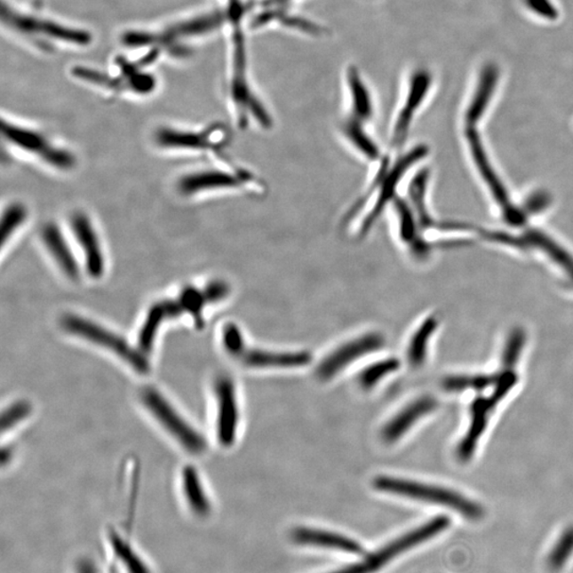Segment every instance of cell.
Returning a JSON list of instances; mask_svg holds the SVG:
<instances>
[{
    "label": "cell",
    "mask_w": 573,
    "mask_h": 573,
    "mask_svg": "<svg viewBox=\"0 0 573 573\" xmlns=\"http://www.w3.org/2000/svg\"><path fill=\"white\" fill-rule=\"evenodd\" d=\"M426 145L403 150L395 156L386 155L373 167L367 187L353 202L342 217V226L354 238L362 239L372 232L392 202L401 194L408 173L427 156Z\"/></svg>",
    "instance_id": "1"
},
{
    "label": "cell",
    "mask_w": 573,
    "mask_h": 573,
    "mask_svg": "<svg viewBox=\"0 0 573 573\" xmlns=\"http://www.w3.org/2000/svg\"><path fill=\"white\" fill-rule=\"evenodd\" d=\"M243 15L242 0H229L227 18L233 25L229 98L234 108L235 122L240 130L252 127L263 130L270 127L273 116L250 85L247 75V51L242 27Z\"/></svg>",
    "instance_id": "2"
},
{
    "label": "cell",
    "mask_w": 573,
    "mask_h": 573,
    "mask_svg": "<svg viewBox=\"0 0 573 573\" xmlns=\"http://www.w3.org/2000/svg\"><path fill=\"white\" fill-rule=\"evenodd\" d=\"M61 327L70 336L105 349L123 362L140 374L150 370L148 354L141 352L138 346H133L122 335L117 334L108 327L86 316L67 314L61 318Z\"/></svg>",
    "instance_id": "3"
},
{
    "label": "cell",
    "mask_w": 573,
    "mask_h": 573,
    "mask_svg": "<svg viewBox=\"0 0 573 573\" xmlns=\"http://www.w3.org/2000/svg\"><path fill=\"white\" fill-rule=\"evenodd\" d=\"M139 400L151 418L182 450L194 456L203 454L207 447L204 436L163 393L155 386H146L140 391Z\"/></svg>",
    "instance_id": "4"
},
{
    "label": "cell",
    "mask_w": 573,
    "mask_h": 573,
    "mask_svg": "<svg viewBox=\"0 0 573 573\" xmlns=\"http://www.w3.org/2000/svg\"><path fill=\"white\" fill-rule=\"evenodd\" d=\"M227 14L211 12L177 21L155 32L128 31L122 37L123 45L131 48L162 46L173 48L178 42L211 34L225 23Z\"/></svg>",
    "instance_id": "5"
},
{
    "label": "cell",
    "mask_w": 573,
    "mask_h": 573,
    "mask_svg": "<svg viewBox=\"0 0 573 573\" xmlns=\"http://www.w3.org/2000/svg\"><path fill=\"white\" fill-rule=\"evenodd\" d=\"M177 189L184 196L244 189L261 193L265 184L255 174L243 169L207 168L184 174L177 183Z\"/></svg>",
    "instance_id": "6"
},
{
    "label": "cell",
    "mask_w": 573,
    "mask_h": 573,
    "mask_svg": "<svg viewBox=\"0 0 573 573\" xmlns=\"http://www.w3.org/2000/svg\"><path fill=\"white\" fill-rule=\"evenodd\" d=\"M374 487L381 492L451 507L469 520H479L483 515L481 506L466 499V497L443 488L393 477L376 478Z\"/></svg>",
    "instance_id": "7"
},
{
    "label": "cell",
    "mask_w": 573,
    "mask_h": 573,
    "mask_svg": "<svg viewBox=\"0 0 573 573\" xmlns=\"http://www.w3.org/2000/svg\"><path fill=\"white\" fill-rule=\"evenodd\" d=\"M431 76L427 70H418L409 81L405 95L398 105L387 130L385 153L395 156L405 150L406 141L411 125L419 107H422L431 86Z\"/></svg>",
    "instance_id": "8"
},
{
    "label": "cell",
    "mask_w": 573,
    "mask_h": 573,
    "mask_svg": "<svg viewBox=\"0 0 573 573\" xmlns=\"http://www.w3.org/2000/svg\"><path fill=\"white\" fill-rule=\"evenodd\" d=\"M2 134L3 138L15 148L36 156L47 166L57 171H69L76 165V158L73 152L52 143L36 130L3 119Z\"/></svg>",
    "instance_id": "9"
},
{
    "label": "cell",
    "mask_w": 573,
    "mask_h": 573,
    "mask_svg": "<svg viewBox=\"0 0 573 573\" xmlns=\"http://www.w3.org/2000/svg\"><path fill=\"white\" fill-rule=\"evenodd\" d=\"M2 20L9 28L24 36L44 37L80 47L89 46L92 41L89 31L21 13L4 0L2 2Z\"/></svg>",
    "instance_id": "10"
},
{
    "label": "cell",
    "mask_w": 573,
    "mask_h": 573,
    "mask_svg": "<svg viewBox=\"0 0 573 573\" xmlns=\"http://www.w3.org/2000/svg\"><path fill=\"white\" fill-rule=\"evenodd\" d=\"M155 140L163 150L218 153L225 148L228 136L221 125L200 131L163 127L156 131Z\"/></svg>",
    "instance_id": "11"
},
{
    "label": "cell",
    "mask_w": 573,
    "mask_h": 573,
    "mask_svg": "<svg viewBox=\"0 0 573 573\" xmlns=\"http://www.w3.org/2000/svg\"><path fill=\"white\" fill-rule=\"evenodd\" d=\"M391 218L393 236L398 247L416 259L427 258L434 245L427 242L418 225L416 215L405 195H397L387 210Z\"/></svg>",
    "instance_id": "12"
},
{
    "label": "cell",
    "mask_w": 573,
    "mask_h": 573,
    "mask_svg": "<svg viewBox=\"0 0 573 573\" xmlns=\"http://www.w3.org/2000/svg\"><path fill=\"white\" fill-rule=\"evenodd\" d=\"M70 229L78 245L86 275L92 280H100L106 275L105 249L94 222L84 211H76L70 217Z\"/></svg>",
    "instance_id": "13"
},
{
    "label": "cell",
    "mask_w": 573,
    "mask_h": 573,
    "mask_svg": "<svg viewBox=\"0 0 573 573\" xmlns=\"http://www.w3.org/2000/svg\"><path fill=\"white\" fill-rule=\"evenodd\" d=\"M347 107L338 124L341 129L370 130L375 118V102L372 92L356 68H349L346 75Z\"/></svg>",
    "instance_id": "14"
},
{
    "label": "cell",
    "mask_w": 573,
    "mask_h": 573,
    "mask_svg": "<svg viewBox=\"0 0 573 573\" xmlns=\"http://www.w3.org/2000/svg\"><path fill=\"white\" fill-rule=\"evenodd\" d=\"M216 398V435L223 447H231L237 438L239 408L236 387L227 376H220L214 386Z\"/></svg>",
    "instance_id": "15"
},
{
    "label": "cell",
    "mask_w": 573,
    "mask_h": 573,
    "mask_svg": "<svg viewBox=\"0 0 573 573\" xmlns=\"http://www.w3.org/2000/svg\"><path fill=\"white\" fill-rule=\"evenodd\" d=\"M231 286L227 282L215 278L206 283L203 287L183 288L176 301L183 315H189L196 326H203L206 308L225 302L231 296Z\"/></svg>",
    "instance_id": "16"
},
{
    "label": "cell",
    "mask_w": 573,
    "mask_h": 573,
    "mask_svg": "<svg viewBox=\"0 0 573 573\" xmlns=\"http://www.w3.org/2000/svg\"><path fill=\"white\" fill-rule=\"evenodd\" d=\"M385 343V338L379 332H370V334L360 336L330 353L319 364L316 374L321 380L334 378L338 373L364 354L379 351Z\"/></svg>",
    "instance_id": "17"
},
{
    "label": "cell",
    "mask_w": 573,
    "mask_h": 573,
    "mask_svg": "<svg viewBox=\"0 0 573 573\" xmlns=\"http://www.w3.org/2000/svg\"><path fill=\"white\" fill-rule=\"evenodd\" d=\"M467 139L469 141V145H471L474 163H477L479 171L482 174L484 181L487 182L489 189L492 190L494 198L502 207L505 220L512 226H522L526 221L525 211L517 210L516 207L511 203L509 195H507L504 185H502L499 178L497 177L494 169L490 166L477 131L474 130V128H469L467 131Z\"/></svg>",
    "instance_id": "18"
},
{
    "label": "cell",
    "mask_w": 573,
    "mask_h": 573,
    "mask_svg": "<svg viewBox=\"0 0 573 573\" xmlns=\"http://www.w3.org/2000/svg\"><path fill=\"white\" fill-rule=\"evenodd\" d=\"M41 240L46 252L62 275L70 281H78L81 276V266L73 245L65 236L61 227L54 222L46 223L41 228Z\"/></svg>",
    "instance_id": "19"
},
{
    "label": "cell",
    "mask_w": 573,
    "mask_h": 573,
    "mask_svg": "<svg viewBox=\"0 0 573 573\" xmlns=\"http://www.w3.org/2000/svg\"><path fill=\"white\" fill-rule=\"evenodd\" d=\"M182 315L179 305L174 299H163L151 306L147 311L143 323H141L139 336L138 346L141 352L148 354L155 347L158 334L163 324L168 321L179 318Z\"/></svg>",
    "instance_id": "20"
},
{
    "label": "cell",
    "mask_w": 573,
    "mask_h": 573,
    "mask_svg": "<svg viewBox=\"0 0 573 573\" xmlns=\"http://www.w3.org/2000/svg\"><path fill=\"white\" fill-rule=\"evenodd\" d=\"M438 408V402L431 396H423L398 412L394 418L389 420L381 431V438L387 444L395 443L402 438L408 430L420 418L427 416L430 412Z\"/></svg>",
    "instance_id": "21"
},
{
    "label": "cell",
    "mask_w": 573,
    "mask_h": 573,
    "mask_svg": "<svg viewBox=\"0 0 573 573\" xmlns=\"http://www.w3.org/2000/svg\"><path fill=\"white\" fill-rule=\"evenodd\" d=\"M245 367L256 369L302 368L311 362L308 352H267L260 349H245L239 358Z\"/></svg>",
    "instance_id": "22"
},
{
    "label": "cell",
    "mask_w": 573,
    "mask_h": 573,
    "mask_svg": "<svg viewBox=\"0 0 573 573\" xmlns=\"http://www.w3.org/2000/svg\"><path fill=\"white\" fill-rule=\"evenodd\" d=\"M498 403L493 396L478 397L472 403V423L468 433L458 447L457 455L460 461L471 460L480 436L482 435L487 427L489 413L493 410Z\"/></svg>",
    "instance_id": "23"
},
{
    "label": "cell",
    "mask_w": 573,
    "mask_h": 573,
    "mask_svg": "<svg viewBox=\"0 0 573 573\" xmlns=\"http://www.w3.org/2000/svg\"><path fill=\"white\" fill-rule=\"evenodd\" d=\"M179 482L184 502L191 514L198 517L209 516L211 504L198 469L191 466H185Z\"/></svg>",
    "instance_id": "24"
},
{
    "label": "cell",
    "mask_w": 573,
    "mask_h": 573,
    "mask_svg": "<svg viewBox=\"0 0 573 573\" xmlns=\"http://www.w3.org/2000/svg\"><path fill=\"white\" fill-rule=\"evenodd\" d=\"M292 539L299 545H316L344 551L346 553H362V545L354 540L337 533L316 530V529L299 528L292 533Z\"/></svg>",
    "instance_id": "25"
},
{
    "label": "cell",
    "mask_w": 573,
    "mask_h": 573,
    "mask_svg": "<svg viewBox=\"0 0 573 573\" xmlns=\"http://www.w3.org/2000/svg\"><path fill=\"white\" fill-rule=\"evenodd\" d=\"M107 542L115 560L124 573H152L149 565L123 534L110 529Z\"/></svg>",
    "instance_id": "26"
},
{
    "label": "cell",
    "mask_w": 573,
    "mask_h": 573,
    "mask_svg": "<svg viewBox=\"0 0 573 573\" xmlns=\"http://www.w3.org/2000/svg\"><path fill=\"white\" fill-rule=\"evenodd\" d=\"M498 73L494 67H489L484 70L481 76V81L478 87L477 94L472 101L471 107L466 113V123L469 128H473L482 116L485 108H487L490 97H492Z\"/></svg>",
    "instance_id": "27"
},
{
    "label": "cell",
    "mask_w": 573,
    "mask_h": 573,
    "mask_svg": "<svg viewBox=\"0 0 573 573\" xmlns=\"http://www.w3.org/2000/svg\"><path fill=\"white\" fill-rule=\"evenodd\" d=\"M522 238L527 245H532V247H537L547 253L550 259H553L556 264L563 267L573 281V259L563 248L555 243L553 240H551L547 235L537 231V229H530V231L526 232Z\"/></svg>",
    "instance_id": "28"
},
{
    "label": "cell",
    "mask_w": 573,
    "mask_h": 573,
    "mask_svg": "<svg viewBox=\"0 0 573 573\" xmlns=\"http://www.w3.org/2000/svg\"><path fill=\"white\" fill-rule=\"evenodd\" d=\"M438 319L435 316H429L414 332L408 348V359L412 367L418 368L424 363L430 338L438 329Z\"/></svg>",
    "instance_id": "29"
},
{
    "label": "cell",
    "mask_w": 573,
    "mask_h": 573,
    "mask_svg": "<svg viewBox=\"0 0 573 573\" xmlns=\"http://www.w3.org/2000/svg\"><path fill=\"white\" fill-rule=\"evenodd\" d=\"M29 211L26 205L20 202L10 203L3 211L0 219V245L5 247L14 235L24 227L28 220Z\"/></svg>",
    "instance_id": "30"
},
{
    "label": "cell",
    "mask_w": 573,
    "mask_h": 573,
    "mask_svg": "<svg viewBox=\"0 0 573 573\" xmlns=\"http://www.w3.org/2000/svg\"><path fill=\"white\" fill-rule=\"evenodd\" d=\"M73 75L76 78L87 82V84L100 86L102 89L114 92H131L129 82L125 76H113L99 70L87 68H75Z\"/></svg>",
    "instance_id": "31"
},
{
    "label": "cell",
    "mask_w": 573,
    "mask_h": 573,
    "mask_svg": "<svg viewBox=\"0 0 573 573\" xmlns=\"http://www.w3.org/2000/svg\"><path fill=\"white\" fill-rule=\"evenodd\" d=\"M498 375L452 376L443 381V387L449 392H462L466 389L484 390L496 385Z\"/></svg>",
    "instance_id": "32"
},
{
    "label": "cell",
    "mask_w": 573,
    "mask_h": 573,
    "mask_svg": "<svg viewBox=\"0 0 573 573\" xmlns=\"http://www.w3.org/2000/svg\"><path fill=\"white\" fill-rule=\"evenodd\" d=\"M400 368V360L396 358L380 360V362L370 364L369 368L362 370V374L359 375V384L363 389H370L379 380L395 372Z\"/></svg>",
    "instance_id": "33"
},
{
    "label": "cell",
    "mask_w": 573,
    "mask_h": 573,
    "mask_svg": "<svg viewBox=\"0 0 573 573\" xmlns=\"http://www.w3.org/2000/svg\"><path fill=\"white\" fill-rule=\"evenodd\" d=\"M573 553V527L566 529L565 532L554 545L548 556L550 569L559 570L566 564L567 560Z\"/></svg>",
    "instance_id": "34"
},
{
    "label": "cell",
    "mask_w": 573,
    "mask_h": 573,
    "mask_svg": "<svg viewBox=\"0 0 573 573\" xmlns=\"http://www.w3.org/2000/svg\"><path fill=\"white\" fill-rule=\"evenodd\" d=\"M222 346L227 353L235 358L242 357V354L247 349L242 330L239 326L228 322L222 329L221 334Z\"/></svg>",
    "instance_id": "35"
},
{
    "label": "cell",
    "mask_w": 573,
    "mask_h": 573,
    "mask_svg": "<svg viewBox=\"0 0 573 573\" xmlns=\"http://www.w3.org/2000/svg\"><path fill=\"white\" fill-rule=\"evenodd\" d=\"M525 340V331L521 329L512 330L509 339H507L505 344L504 356H502V364H504L506 370H511L516 364Z\"/></svg>",
    "instance_id": "36"
},
{
    "label": "cell",
    "mask_w": 573,
    "mask_h": 573,
    "mask_svg": "<svg viewBox=\"0 0 573 573\" xmlns=\"http://www.w3.org/2000/svg\"><path fill=\"white\" fill-rule=\"evenodd\" d=\"M31 407L28 402H16L11 403L3 414V430H12L16 425L23 422L29 416Z\"/></svg>",
    "instance_id": "37"
},
{
    "label": "cell",
    "mask_w": 573,
    "mask_h": 573,
    "mask_svg": "<svg viewBox=\"0 0 573 573\" xmlns=\"http://www.w3.org/2000/svg\"><path fill=\"white\" fill-rule=\"evenodd\" d=\"M550 196L544 193H538L530 196L526 203V211L528 214H535V212L542 211L550 203Z\"/></svg>",
    "instance_id": "38"
},
{
    "label": "cell",
    "mask_w": 573,
    "mask_h": 573,
    "mask_svg": "<svg viewBox=\"0 0 573 573\" xmlns=\"http://www.w3.org/2000/svg\"><path fill=\"white\" fill-rule=\"evenodd\" d=\"M527 3L529 7L537 11L539 14L547 16L548 19H555L558 16L549 0H527Z\"/></svg>",
    "instance_id": "39"
},
{
    "label": "cell",
    "mask_w": 573,
    "mask_h": 573,
    "mask_svg": "<svg viewBox=\"0 0 573 573\" xmlns=\"http://www.w3.org/2000/svg\"><path fill=\"white\" fill-rule=\"evenodd\" d=\"M376 570H378V569H376L372 560L368 558L362 561V563L347 566L346 569H342L332 573H372Z\"/></svg>",
    "instance_id": "40"
},
{
    "label": "cell",
    "mask_w": 573,
    "mask_h": 573,
    "mask_svg": "<svg viewBox=\"0 0 573 573\" xmlns=\"http://www.w3.org/2000/svg\"><path fill=\"white\" fill-rule=\"evenodd\" d=\"M288 2H290V0H269L266 4L267 8L283 9L282 5Z\"/></svg>",
    "instance_id": "41"
}]
</instances>
